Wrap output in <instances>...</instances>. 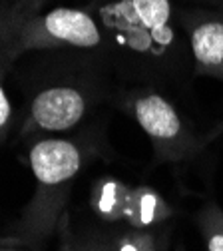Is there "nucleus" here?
<instances>
[{
    "mask_svg": "<svg viewBox=\"0 0 223 251\" xmlns=\"http://www.w3.org/2000/svg\"><path fill=\"white\" fill-rule=\"evenodd\" d=\"M84 8L102 28L106 68L122 80L153 88L187 72L191 52L173 0H90Z\"/></svg>",
    "mask_w": 223,
    "mask_h": 251,
    "instance_id": "1",
    "label": "nucleus"
},
{
    "mask_svg": "<svg viewBox=\"0 0 223 251\" xmlns=\"http://www.w3.org/2000/svg\"><path fill=\"white\" fill-rule=\"evenodd\" d=\"M28 162L36 190L2 239L4 243H40L56 229L72 183L84 166V155L72 140L44 136L32 144Z\"/></svg>",
    "mask_w": 223,
    "mask_h": 251,
    "instance_id": "2",
    "label": "nucleus"
},
{
    "mask_svg": "<svg viewBox=\"0 0 223 251\" xmlns=\"http://www.w3.org/2000/svg\"><path fill=\"white\" fill-rule=\"evenodd\" d=\"M38 50H68L104 60L106 40L98 20L86 8H54L44 14L32 10L0 38V78L20 56Z\"/></svg>",
    "mask_w": 223,
    "mask_h": 251,
    "instance_id": "3",
    "label": "nucleus"
},
{
    "mask_svg": "<svg viewBox=\"0 0 223 251\" xmlns=\"http://www.w3.org/2000/svg\"><path fill=\"white\" fill-rule=\"evenodd\" d=\"M120 108L127 110L149 138L159 162H181L199 150L194 130L177 108L151 86H136L120 96Z\"/></svg>",
    "mask_w": 223,
    "mask_h": 251,
    "instance_id": "4",
    "label": "nucleus"
},
{
    "mask_svg": "<svg viewBox=\"0 0 223 251\" xmlns=\"http://www.w3.org/2000/svg\"><path fill=\"white\" fill-rule=\"evenodd\" d=\"M98 92L86 80H56L42 86L30 98L20 134L28 136H52L74 130L88 116L96 104Z\"/></svg>",
    "mask_w": 223,
    "mask_h": 251,
    "instance_id": "5",
    "label": "nucleus"
},
{
    "mask_svg": "<svg viewBox=\"0 0 223 251\" xmlns=\"http://www.w3.org/2000/svg\"><path fill=\"white\" fill-rule=\"evenodd\" d=\"M177 20L187 36L194 72L223 80V6H177Z\"/></svg>",
    "mask_w": 223,
    "mask_h": 251,
    "instance_id": "6",
    "label": "nucleus"
},
{
    "mask_svg": "<svg viewBox=\"0 0 223 251\" xmlns=\"http://www.w3.org/2000/svg\"><path fill=\"white\" fill-rule=\"evenodd\" d=\"M170 211L166 209L164 201L159 200L149 190H130L127 203L124 209V215L130 219L134 226H149L153 222H159Z\"/></svg>",
    "mask_w": 223,
    "mask_h": 251,
    "instance_id": "7",
    "label": "nucleus"
},
{
    "mask_svg": "<svg viewBox=\"0 0 223 251\" xmlns=\"http://www.w3.org/2000/svg\"><path fill=\"white\" fill-rule=\"evenodd\" d=\"M198 224L207 251H223V211L217 205L209 203L199 211Z\"/></svg>",
    "mask_w": 223,
    "mask_h": 251,
    "instance_id": "8",
    "label": "nucleus"
},
{
    "mask_svg": "<svg viewBox=\"0 0 223 251\" xmlns=\"http://www.w3.org/2000/svg\"><path fill=\"white\" fill-rule=\"evenodd\" d=\"M96 194H98V198H96V205H98L100 213H104L108 217L124 215L127 196H130V190H127V187H124L116 181H104Z\"/></svg>",
    "mask_w": 223,
    "mask_h": 251,
    "instance_id": "9",
    "label": "nucleus"
},
{
    "mask_svg": "<svg viewBox=\"0 0 223 251\" xmlns=\"http://www.w3.org/2000/svg\"><path fill=\"white\" fill-rule=\"evenodd\" d=\"M44 0H0V38L24 14L38 10Z\"/></svg>",
    "mask_w": 223,
    "mask_h": 251,
    "instance_id": "10",
    "label": "nucleus"
},
{
    "mask_svg": "<svg viewBox=\"0 0 223 251\" xmlns=\"http://www.w3.org/2000/svg\"><path fill=\"white\" fill-rule=\"evenodd\" d=\"M12 126H14V110H12L8 94L2 86V78H0V144L6 142Z\"/></svg>",
    "mask_w": 223,
    "mask_h": 251,
    "instance_id": "11",
    "label": "nucleus"
},
{
    "mask_svg": "<svg viewBox=\"0 0 223 251\" xmlns=\"http://www.w3.org/2000/svg\"><path fill=\"white\" fill-rule=\"evenodd\" d=\"M72 251H110V249L104 247L102 243H82V245H76Z\"/></svg>",
    "mask_w": 223,
    "mask_h": 251,
    "instance_id": "12",
    "label": "nucleus"
},
{
    "mask_svg": "<svg viewBox=\"0 0 223 251\" xmlns=\"http://www.w3.org/2000/svg\"><path fill=\"white\" fill-rule=\"evenodd\" d=\"M198 2H207V4H221V6H223V0H198Z\"/></svg>",
    "mask_w": 223,
    "mask_h": 251,
    "instance_id": "13",
    "label": "nucleus"
},
{
    "mask_svg": "<svg viewBox=\"0 0 223 251\" xmlns=\"http://www.w3.org/2000/svg\"><path fill=\"white\" fill-rule=\"evenodd\" d=\"M0 251H20V249H8V247H0Z\"/></svg>",
    "mask_w": 223,
    "mask_h": 251,
    "instance_id": "14",
    "label": "nucleus"
}]
</instances>
